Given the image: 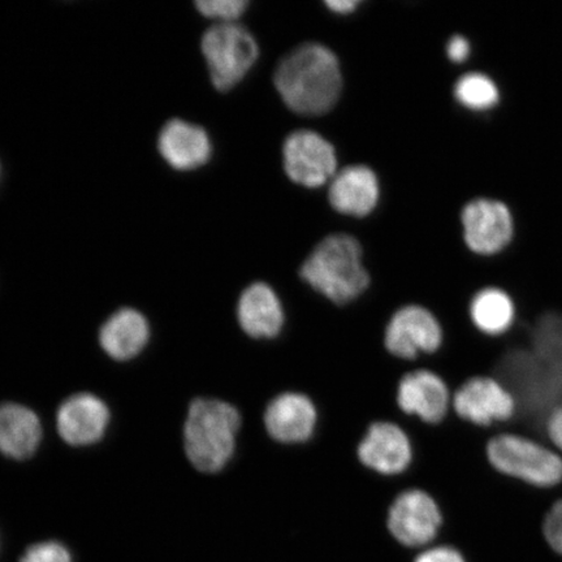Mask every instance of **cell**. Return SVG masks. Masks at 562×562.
<instances>
[{"mask_svg":"<svg viewBox=\"0 0 562 562\" xmlns=\"http://www.w3.org/2000/svg\"><path fill=\"white\" fill-rule=\"evenodd\" d=\"M273 82L288 108L304 116L323 115L333 110L342 89L336 55L313 42L300 45L284 56Z\"/></svg>","mask_w":562,"mask_h":562,"instance_id":"cell-1","label":"cell"},{"mask_svg":"<svg viewBox=\"0 0 562 562\" xmlns=\"http://www.w3.org/2000/svg\"><path fill=\"white\" fill-rule=\"evenodd\" d=\"M300 277L337 306L360 299L371 281L362 263L361 245L344 234L328 236L316 245L302 265Z\"/></svg>","mask_w":562,"mask_h":562,"instance_id":"cell-2","label":"cell"},{"mask_svg":"<svg viewBox=\"0 0 562 562\" xmlns=\"http://www.w3.org/2000/svg\"><path fill=\"white\" fill-rule=\"evenodd\" d=\"M241 426V413L235 405L217 398H195L184 426L189 461L201 473L222 472L236 452Z\"/></svg>","mask_w":562,"mask_h":562,"instance_id":"cell-3","label":"cell"},{"mask_svg":"<svg viewBox=\"0 0 562 562\" xmlns=\"http://www.w3.org/2000/svg\"><path fill=\"white\" fill-rule=\"evenodd\" d=\"M486 457L497 473L529 486L551 488L562 482V457L524 435H496L487 442Z\"/></svg>","mask_w":562,"mask_h":562,"instance_id":"cell-4","label":"cell"},{"mask_svg":"<svg viewBox=\"0 0 562 562\" xmlns=\"http://www.w3.org/2000/svg\"><path fill=\"white\" fill-rule=\"evenodd\" d=\"M201 48L211 81L222 91L237 86L255 65L259 54L255 37L237 23H217L209 27L203 34Z\"/></svg>","mask_w":562,"mask_h":562,"instance_id":"cell-5","label":"cell"},{"mask_svg":"<svg viewBox=\"0 0 562 562\" xmlns=\"http://www.w3.org/2000/svg\"><path fill=\"white\" fill-rule=\"evenodd\" d=\"M385 521L386 530L400 546L419 548L437 539L445 517L430 492L413 487L393 498Z\"/></svg>","mask_w":562,"mask_h":562,"instance_id":"cell-6","label":"cell"},{"mask_svg":"<svg viewBox=\"0 0 562 562\" xmlns=\"http://www.w3.org/2000/svg\"><path fill=\"white\" fill-rule=\"evenodd\" d=\"M445 344V329L430 308L404 305L391 315L384 327L386 353L402 361H414L420 355H434Z\"/></svg>","mask_w":562,"mask_h":562,"instance_id":"cell-7","label":"cell"},{"mask_svg":"<svg viewBox=\"0 0 562 562\" xmlns=\"http://www.w3.org/2000/svg\"><path fill=\"white\" fill-rule=\"evenodd\" d=\"M452 409L468 424L488 427L515 417L518 403L501 379L477 375L469 378L453 393Z\"/></svg>","mask_w":562,"mask_h":562,"instance_id":"cell-8","label":"cell"},{"mask_svg":"<svg viewBox=\"0 0 562 562\" xmlns=\"http://www.w3.org/2000/svg\"><path fill=\"white\" fill-rule=\"evenodd\" d=\"M463 240L477 256L501 255L515 238V216L503 201L476 199L461 213Z\"/></svg>","mask_w":562,"mask_h":562,"instance_id":"cell-9","label":"cell"},{"mask_svg":"<svg viewBox=\"0 0 562 562\" xmlns=\"http://www.w3.org/2000/svg\"><path fill=\"white\" fill-rule=\"evenodd\" d=\"M358 462L382 476H397L412 467L414 448L409 435L392 420H374L356 447Z\"/></svg>","mask_w":562,"mask_h":562,"instance_id":"cell-10","label":"cell"},{"mask_svg":"<svg viewBox=\"0 0 562 562\" xmlns=\"http://www.w3.org/2000/svg\"><path fill=\"white\" fill-rule=\"evenodd\" d=\"M319 413L307 393L284 391L267 403L262 424L267 437L280 446H302L314 438Z\"/></svg>","mask_w":562,"mask_h":562,"instance_id":"cell-11","label":"cell"},{"mask_svg":"<svg viewBox=\"0 0 562 562\" xmlns=\"http://www.w3.org/2000/svg\"><path fill=\"white\" fill-rule=\"evenodd\" d=\"M284 168L292 181L318 188L334 179L337 158L334 146L312 131H297L288 136L283 147Z\"/></svg>","mask_w":562,"mask_h":562,"instance_id":"cell-12","label":"cell"},{"mask_svg":"<svg viewBox=\"0 0 562 562\" xmlns=\"http://www.w3.org/2000/svg\"><path fill=\"white\" fill-rule=\"evenodd\" d=\"M395 396L396 405L405 416L437 426L447 418L453 395L438 372L416 369L400 378Z\"/></svg>","mask_w":562,"mask_h":562,"instance_id":"cell-13","label":"cell"},{"mask_svg":"<svg viewBox=\"0 0 562 562\" xmlns=\"http://www.w3.org/2000/svg\"><path fill=\"white\" fill-rule=\"evenodd\" d=\"M238 326L252 340H276L285 327V311L278 293L265 281L246 286L237 302Z\"/></svg>","mask_w":562,"mask_h":562,"instance_id":"cell-14","label":"cell"},{"mask_svg":"<svg viewBox=\"0 0 562 562\" xmlns=\"http://www.w3.org/2000/svg\"><path fill=\"white\" fill-rule=\"evenodd\" d=\"M110 420L108 406L94 395L69 397L58 412V431L70 446H89L102 439Z\"/></svg>","mask_w":562,"mask_h":562,"instance_id":"cell-15","label":"cell"},{"mask_svg":"<svg viewBox=\"0 0 562 562\" xmlns=\"http://www.w3.org/2000/svg\"><path fill=\"white\" fill-rule=\"evenodd\" d=\"M161 157L176 170H193L205 165L211 156L210 137L200 125L172 119L158 137Z\"/></svg>","mask_w":562,"mask_h":562,"instance_id":"cell-16","label":"cell"},{"mask_svg":"<svg viewBox=\"0 0 562 562\" xmlns=\"http://www.w3.org/2000/svg\"><path fill=\"white\" fill-rule=\"evenodd\" d=\"M329 202L341 214L364 216L375 209L379 182L367 166H349L337 172L329 186Z\"/></svg>","mask_w":562,"mask_h":562,"instance_id":"cell-17","label":"cell"},{"mask_svg":"<svg viewBox=\"0 0 562 562\" xmlns=\"http://www.w3.org/2000/svg\"><path fill=\"white\" fill-rule=\"evenodd\" d=\"M42 427L37 414L18 404L0 405V452L25 460L38 448Z\"/></svg>","mask_w":562,"mask_h":562,"instance_id":"cell-18","label":"cell"},{"mask_svg":"<svg viewBox=\"0 0 562 562\" xmlns=\"http://www.w3.org/2000/svg\"><path fill=\"white\" fill-rule=\"evenodd\" d=\"M149 334V325L143 314L133 308H122L104 323L100 342L114 360L126 361L145 348Z\"/></svg>","mask_w":562,"mask_h":562,"instance_id":"cell-19","label":"cell"},{"mask_svg":"<svg viewBox=\"0 0 562 562\" xmlns=\"http://www.w3.org/2000/svg\"><path fill=\"white\" fill-rule=\"evenodd\" d=\"M516 314L515 301L510 294L497 286L477 291L469 304V316L473 326L490 337L509 333L515 325Z\"/></svg>","mask_w":562,"mask_h":562,"instance_id":"cell-20","label":"cell"},{"mask_svg":"<svg viewBox=\"0 0 562 562\" xmlns=\"http://www.w3.org/2000/svg\"><path fill=\"white\" fill-rule=\"evenodd\" d=\"M530 334V346L527 348L540 367L562 384V314H543Z\"/></svg>","mask_w":562,"mask_h":562,"instance_id":"cell-21","label":"cell"},{"mask_svg":"<svg viewBox=\"0 0 562 562\" xmlns=\"http://www.w3.org/2000/svg\"><path fill=\"white\" fill-rule=\"evenodd\" d=\"M457 102L469 110L488 111L501 102V89L490 76L470 72L460 77L454 86Z\"/></svg>","mask_w":562,"mask_h":562,"instance_id":"cell-22","label":"cell"},{"mask_svg":"<svg viewBox=\"0 0 562 562\" xmlns=\"http://www.w3.org/2000/svg\"><path fill=\"white\" fill-rule=\"evenodd\" d=\"M195 5L203 16L220 20L221 23H236L249 2L246 0H200V2H195Z\"/></svg>","mask_w":562,"mask_h":562,"instance_id":"cell-23","label":"cell"},{"mask_svg":"<svg viewBox=\"0 0 562 562\" xmlns=\"http://www.w3.org/2000/svg\"><path fill=\"white\" fill-rule=\"evenodd\" d=\"M20 562H72V559L65 546L46 542L27 548Z\"/></svg>","mask_w":562,"mask_h":562,"instance_id":"cell-24","label":"cell"},{"mask_svg":"<svg viewBox=\"0 0 562 562\" xmlns=\"http://www.w3.org/2000/svg\"><path fill=\"white\" fill-rule=\"evenodd\" d=\"M543 536L548 546L562 557V498L547 512L543 522Z\"/></svg>","mask_w":562,"mask_h":562,"instance_id":"cell-25","label":"cell"},{"mask_svg":"<svg viewBox=\"0 0 562 562\" xmlns=\"http://www.w3.org/2000/svg\"><path fill=\"white\" fill-rule=\"evenodd\" d=\"M546 432L554 451L562 457V402L546 416Z\"/></svg>","mask_w":562,"mask_h":562,"instance_id":"cell-26","label":"cell"},{"mask_svg":"<svg viewBox=\"0 0 562 562\" xmlns=\"http://www.w3.org/2000/svg\"><path fill=\"white\" fill-rule=\"evenodd\" d=\"M414 562H467V560L456 548L440 546L419 553Z\"/></svg>","mask_w":562,"mask_h":562,"instance_id":"cell-27","label":"cell"},{"mask_svg":"<svg viewBox=\"0 0 562 562\" xmlns=\"http://www.w3.org/2000/svg\"><path fill=\"white\" fill-rule=\"evenodd\" d=\"M470 52H472V47H470V42L462 37V35L457 34L454 37L449 40L447 46L448 58L453 63H463L469 56Z\"/></svg>","mask_w":562,"mask_h":562,"instance_id":"cell-28","label":"cell"},{"mask_svg":"<svg viewBox=\"0 0 562 562\" xmlns=\"http://www.w3.org/2000/svg\"><path fill=\"white\" fill-rule=\"evenodd\" d=\"M360 4L358 0H327L326 5L336 13H350Z\"/></svg>","mask_w":562,"mask_h":562,"instance_id":"cell-29","label":"cell"}]
</instances>
